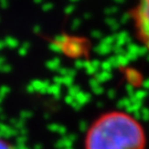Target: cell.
Here are the masks:
<instances>
[{"mask_svg": "<svg viewBox=\"0 0 149 149\" xmlns=\"http://www.w3.org/2000/svg\"><path fill=\"white\" fill-rule=\"evenodd\" d=\"M0 149H15V147L9 141L0 138Z\"/></svg>", "mask_w": 149, "mask_h": 149, "instance_id": "obj_3", "label": "cell"}, {"mask_svg": "<svg viewBox=\"0 0 149 149\" xmlns=\"http://www.w3.org/2000/svg\"><path fill=\"white\" fill-rule=\"evenodd\" d=\"M129 18L137 41L149 51V0H136Z\"/></svg>", "mask_w": 149, "mask_h": 149, "instance_id": "obj_2", "label": "cell"}, {"mask_svg": "<svg viewBox=\"0 0 149 149\" xmlns=\"http://www.w3.org/2000/svg\"><path fill=\"white\" fill-rule=\"evenodd\" d=\"M84 149H147L144 126L132 114L111 111L91 124Z\"/></svg>", "mask_w": 149, "mask_h": 149, "instance_id": "obj_1", "label": "cell"}]
</instances>
